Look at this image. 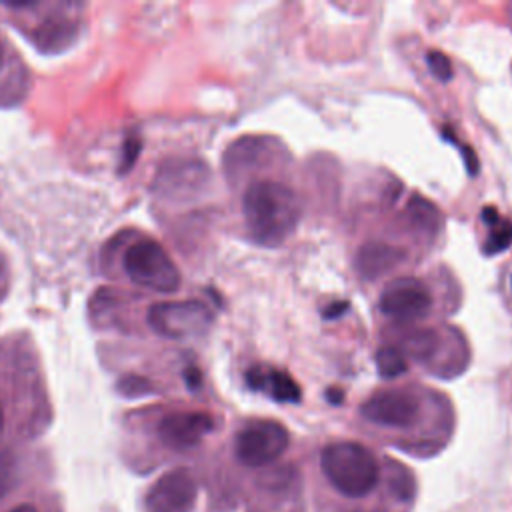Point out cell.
Masks as SVG:
<instances>
[{
  "instance_id": "6da1fadb",
  "label": "cell",
  "mask_w": 512,
  "mask_h": 512,
  "mask_svg": "<svg viewBox=\"0 0 512 512\" xmlns=\"http://www.w3.org/2000/svg\"><path fill=\"white\" fill-rule=\"evenodd\" d=\"M248 234L264 246L282 244L298 226L302 208L296 192L276 180H256L242 196Z\"/></svg>"
},
{
  "instance_id": "7a4b0ae2",
  "label": "cell",
  "mask_w": 512,
  "mask_h": 512,
  "mask_svg": "<svg viewBox=\"0 0 512 512\" xmlns=\"http://www.w3.org/2000/svg\"><path fill=\"white\" fill-rule=\"evenodd\" d=\"M320 468L328 484L344 498H366L380 480V466L372 450L358 442H330L320 452Z\"/></svg>"
},
{
  "instance_id": "3957f363",
  "label": "cell",
  "mask_w": 512,
  "mask_h": 512,
  "mask_svg": "<svg viewBox=\"0 0 512 512\" xmlns=\"http://www.w3.org/2000/svg\"><path fill=\"white\" fill-rule=\"evenodd\" d=\"M128 280L140 288L170 294L182 284V276L168 252L154 240H138L130 244L122 256Z\"/></svg>"
},
{
  "instance_id": "277c9868",
  "label": "cell",
  "mask_w": 512,
  "mask_h": 512,
  "mask_svg": "<svg viewBox=\"0 0 512 512\" xmlns=\"http://www.w3.org/2000/svg\"><path fill=\"white\" fill-rule=\"evenodd\" d=\"M212 312L204 302H156L148 308L146 322L162 338L186 340L202 336L212 324Z\"/></svg>"
},
{
  "instance_id": "5b68a950",
  "label": "cell",
  "mask_w": 512,
  "mask_h": 512,
  "mask_svg": "<svg viewBox=\"0 0 512 512\" xmlns=\"http://www.w3.org/2000/svg\"><path fill=\"white\" fill-rule=\"evenodd\" d=\"M290 444L286 426L276 420H252L234 438V456L248 468L268 466L278 460Z\"/></svg>"
},
{
  "instance_id": "8992f818",
  "label": "cell",
  "mask_w": 512,
  "mask_h": 512,
  "mask_svg": "<svg viewBox=\"0 0 512 512\" xmlns=\"http://www.w3.org/2000/svg\"><path fill=\"white\" fill-rule=\"evenodd\" d=\"M378 308L384 316L398 322L420 320L432 308V294L418 278L402 276L386 284L378 298Z\"/></svg>"
},
{
  "instance_id": "52a82bcc",
  "label": "cell",
  "mask_w": 512,
  "mask_h": 512,
  "mask_svg": "<svg viewBox=\"0 0 512 512\" xmlns=\"http://www.w3.org/2000/svg\"><path fill=\"white\" fill-rule=\"evenodd\" d=\"M364 420L384 428H408L420 416V400L404 388H386L372 394L362 406Z\"/></svg>"
},
{
  "instance_id": "ba28073f",
  "label": "cell",
  "mask_w": 512,
  "mask_h": 512,
  "mask_svg": "<svg viewBox=\"0 0 512 512\" xmlns=\"http://www.w3.org/2000/svg\"><path fill=\"white\" fill-rule=\"evenodd\" d=\"M198 486L186 468H176L160 476L144 498L146 512H192Z\"/></svg>"
},
{
  "instance_id": "9c48e42d",
  "label": "cell",
  "mask_w": 512,
  "mask_h": 512,
  "mask_svg": "<svg viewBox=\"0 0 512 512\" xmlns=\"http://www.w3.org/2000/svg\"><path fill=\"white\" fill-rule=\"evenodd\" d=\"M214 430V418L208 412H172L158 424V436L170 450H190Z\"/></svg>"
},
{
  "instance_id": "30bf717a",
  "label": "cell",
  "mask_w": 512,
  "mask_h": 512,
  "mask_svg": "<svg viewBox=\"0 0 512 512\" xmlns=\"http://www.w3.org/2000/svg\"><path fill=\"white\" fill-rule=\"evenodd\" d=\"M208 178V170L202 162L196 160H176L168 162L158 170L154 188L162 196L170 198H182L190 192L202 188V184Z\"/></svg>"
},
{
  "instance_id": "8fae6325",
  "label": "cell",
  "mask_w": 512,
  "mask_h": 512,
  "mask_svg": "<svg viewBox=\"0 0 512 512\" xmlns=\"http://www.w3.org/2000/svg\"><path fill=\"white\" fill-rule=\"evenodd\" d=\"M78 34H80V26L74 18L52 14V16H46L32 30L30 40L42 54H60L78 40Z\"/></svg>"
},
{
  "instance_id": "7c38bea8",
  "label": "cell",
  "mask_w": 512,
  "mask_h": 512,
  "mask_svg": "<svg viewBox=\"0 0 512 512\" xmlns=\"http://www.w3.org/2000/svg\"><path fill=\"white\" fill-rule=\"evenodd\" d=\"M406 260V250L386 242H366L356 254V270L364 280H374Z\"/></svg>"
},
{
  "instance_id": "4fadbf2b",
  "label": "cell",
  "mask_w": 512,
  "mask_h": 512,
  "mask_svg": "<svg viewBox=\"0 0 512 512\" xmlns=\"http://www.w3.org/2000/svg\"><path fill=\"white\" fill-rule=\"evenodd\" d=\"M246 384L252 390L266 392L276 402H300V386L284 370H272L262 366H252L246 372Z\"/></svg>"
},
{
  "instance_id": "5bb4252c",
  "label": "cell",
  "mask_w": 512,
  "mask_h": 512,
  "mask_svg": "<svg viewBox=\"0 0 512 512\" xmlns=\"http://www.w3.org/2000/svg\"><path fill=\"white\" fill-rule=\"evenodd\" d=\"M482 220L488 226V238L484 244L486 254H498L512 244V222L502 218L494 206H486L482 210Z\"/></svg>"
},
{
  "instance_id": "9a60e30c",
  "label": "cell",
  "mask_w": 512,
  "mask_h": 512,
  "mask_svg": "<svg viewBox=\"0 0 512 512\" xmlns=\"http://www.w3.org/2000/svg\"><path fill=\"white\" fill-rule=\"evenodd\" d=\"M406 218L410 220L412 226H416L428 234H434L440 226V214H438L436 206L416 194L410 198V202L406 206Z\"/></svg>"
},
{
  "instance_id": "2e32d148",
  "label": "cell",
  "mask_w": 512,
  "mask_h": 512,
  "mask_svg": "<svg viewBox=\"0 0 512 512\" xmlns=\"http://www.w3.org/2000/svg\"><path fill=\"white\" fill-rule=\"evenodd\" d=\"M376 368H378V374L386 380L390 378H398L402 376L406 370H408V364H406V358L404 354L398 350V348H392V346H380L376 350Z\"/></svg>"
},
{
  "instance_id": "e0dca14e",
  "label": "cell",
  "mask_w": 512,
  "mask_h": 512,
  "mask_svg": "<svg viewBox=\"0 0 512 512\" xmlns=\"http://www.w3.org/2000/svg\"><path fill=\"white\" fill-rule=\"evenodd\" d=\"M116 392L124 398H142V396L154 394V386L148 378L140 374H124L116 382Z\"/></svg>"
},
{
  "instance_id": "ac0fdd59",
  "label": "cell",
  "mask_w": 512,
  "mask_h": 512,
  "mask_svg": "<svg viewBox=\"0 0 512 512\" xmlns=\"http://www.w3.org/2000/svg\"><path fill=\"white\" fill-rule=\"evenodd\" d=\"M426 64H428L430 72L434 74V78H438L440 82L452 80L454 70H452V64H450V60H448L446 54H442V52H438V50H430V52L426 54Z\"/></svg>"
},
{
  "instance_id": "d6986e66",
  "label": "cell",
  "mask_w": 512,
  "mask_h": 512,
  "mask_svg": "<svg viewBox=\"0 0 512 512\" xmlns=\"http://www.w3.org/2000/svg\"><path fill=\"white\" fill-rule=\"evenodd\" d=\"M142 150V140L136 136V134H130L126 140H124V146H122V154H120V168L118 172L120 174H126L132 170L138 154Z\"/></svg>"
},
{
  "instance_id": "ffe728a7",
  "label": "cell",
  "mask_w": 512,
  "mask_h": 512,
  "mask_svg": "<svg viewBox=\"0 0 512 512\" xmlns=\"http://www.w3.org/2000/svg\"><path fill=\"white\" fill-rule=\"evenodd\" d=\"M448 140H452L454 144H458L460 146V150H462V156H464V162H466V170H468V174L470 176H474L476 172H478V160H476V154H474V150L472 148H466V146H462L456 138H452V136H448V134H444Z\"/></svg>"
},
{
  "instance_id": "44dd1931",
  "label": "cell",
  "mask_w": 512,
  "mask_h": 512,
  "mask_svg": "<svg viewBox=\"0 0 512 512\" xmlns=\"http://www.w3.org/2000/svg\"><path fill=\"white\" fill-rule=\"evenodd\" d=\"M346 310H348V302H346V300H338V302L328 304V308L322 310V316L328 318V320H334V318H338L340 314H344Z\"/></svg>"
},
{
  "instance_id": "7402d4cb",
  "label": "cell",
  "mask_w": 512,
  "mask_h": 512,
  "mask_svg": "<svg viewBox=\"0 0 512 512\" xmlns=\"http://www.w3.org/2000/svg\"><path fill=\"white\" fill-rule=\"evenodd\" d=\"M184 380H186L190 390H198L202 386V374H200V370L196 366H188L184 370Z\"/></svg>"
},
{
  "instance_id": "603a6c76",
  "label": "cell",
  "mask_w": 512,
  "mask_h": 512,
  "mask_svg": "<svg viewBox=\"0 0 512 512\" xmlns=\"http://www.w3.org/2000/svg\"><path fill=\"white\" fill-rule=\"evenodd\" d=\"M326 398H328L332 404H340L342 398H344V394H342L340 390H336V388H330V390L326 392Z\"/></svg>"
},
{
  "instance_id": "cb8c5ba5",
  "label": "cell",
  "mask_w": 512,
  "mask_h": 512,
  "mask_svg": "<svg viewBox=\"0 0 512 512\" xmlns=\"http://www.w3.org/2000/svg\"><path fill=\"white\" fill-rule=\"evenodd\" d=\"M4 6H8V8H30V6H34V2H4Z\"/></svg>"
},
{
  "instance_id": "d4e9b609",
  "label": "cell",
  "mask_w": 512,
  "mask_h": 512,
  "mask_svg": "<svg viewBox=\"0 0 512 512\" xmlns=\"http://www.w3.org/2000/svg\"><path fill=\"white\" fill-rule=\"evenodd\" d=\"M8 512H36V508L30 506V504H20V506H14V508L8 510Z\"/></svg>"
},
{
  "instance_id": "484cf974",
  "label": "cell",
  "mask_w": 512,
  "mask_h": 512,
  "mask_svg": "<svg viewBox=\"0 0 512 512\" xmlns=\"http://www.w3.org/2000/svg\"><path fill=\"white\" fill-rule=\"evenodd\" d=\"M2 424H4V412H2V404H0V428H2Z\"/></svg>"
},
{
  "instance_id": "4316f807",
  "label": "cell",
  "mask_w": 512,
  "mask_h": 512,
  "mask_svg": "<svg viewBox=\"0 0 512 512\" xmlns=\"http://www.w3.org/2000/svg\"><path fill=\"white\" fill-rule=\"evenodd\" d=\"M2 58H4V48H2V40H0V64H2Z\"/></svg>"
}]
</instances>
